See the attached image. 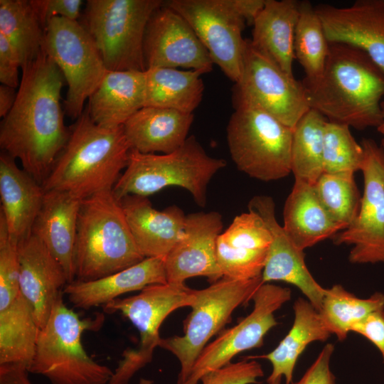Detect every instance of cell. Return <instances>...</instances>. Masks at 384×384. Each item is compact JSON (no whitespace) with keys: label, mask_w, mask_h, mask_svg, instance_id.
Masks as SVG:
<instances>
[{"label":"cell","mask_w":384,"mask_h":384,"mask_svg":"<svg viewBox=\"0 0 384 384\" xmlns=\"http://www.w3.org/2000/svg\"><path fill=\"white\" fill-rule=\"evenodd\" d=\"M21 70L15 102L1 122L0 146L43 185L70 137L60 104L65 79L43 49Z\"/></svg>","instance_id":"1"},{"label":"cell","mask_w":384,"mask_h":384,"mask_svg":"<svg viewBox=\"0 0 384 384\" xmlns=\"http://www.w3.org/2000/svg\"><path fill=\"white\" fill-rule=\"evenodd\" d=\"M303 84L311 109L328 121L358 130L378 127L382 122L384 73L359 49L329 44L321 75L314 82Z\"/></svg>","instance_id":"2"},{"label":"cell","mask_w":384,"mask_h":384,"mask_svg":"<svg viewBox=\"0 0 384 384\" xmlns=\"http://www.w3.org/2000/svg\"><path fill=\"white\" fill-rule=\"evenodd\" d=\"M70 130L43 189L68 192L80 200L112 190L128 164L131 150L123 126L101 127L85 108Z\"/></svg>","instance_id":"3"},{"label":"cell","mask_w":384,"mask_h":384,"mask_svg":"<svg viewBox=\"0 0 384 384\" xmlns=\"http://www.w3.org/2000/svg\"><path fill=\"white\" fill-rule=\"evenodd\" d=\"M144 258L112 190L81 200L74 252L75 280L98 279Z\"/></svg>","instance_id":"4"},{"label":"cell","mask_w":384,"mask_h":384,"mask_svg":"<svg viewBox=\"0 0 384 384\" xmlns=\"http://www.w3.org/2000/svg\"><path fill=\"white\" fill-rule=\"evenodd\" d=\"M104 321L102 314L81 319L60 294L39 330L28 373L44 376L51 384H108L114 371L95 361L82 343V334L99 330Z\"/></svg>","instance_id":"5"},{"label":"cell","mask_w":384,"mask_h":384,"mask_svg":"<svg viewBox=\"0 0 384 384\" xmlns=\"http://www.w3.org/2000/svg\"><path fill=\"white\" fill-rule=\"evenodd\" d=\"M226 161L208 155L193 137L169 154L130 150L128 164L112 188L119 201L130 195L148 197L169 186L188 191L196 203L206 204L208 186Z\"/></svg>","instance_id":"6"},{"label":"cell","mask_w":384,"mask_h":384,"mask_svg":"<svg viewBox=\"0 0 384 384\" xmlns=\"http://www.w3.org/2000/svg\"><path fill=\"white\" fill-rule=\"evenodd\" d=\"M234 107L226 136L237 169L262 181L279 180L291 174L293 129L259 108L245 105Z\"/></svg>","instance_id":"7"},{"label":"cell","mask_w":384,"mask_h":384,"mask_svg":"<svg viewBox=\"0 0 384 384\" xmlns=\"http://www.w3.org/2000/svg\"><path fill=\"white\" fill-rule=\"evenodd\" d=\"M161 0H88L82 25L108 71H145V29Z\"/></svg>","instance_id":"8"},{"label":"cell","mask_w":384,"mask_h":384,"mask_svg":"<svg viewBox=\"0 0 384 384\" xmlns=\"http://www.w3.org/2000/svg\"><path fill=\"white\" fill-rule=\"evenodd\" d=\"M263 284L262 276L251 279L223 277L205 289H195L192 310L183 322V334L161 338L159 347L180 363L177 384H183L202 350L229 323L239 306H245Z\"/></svg>","instance_id":"9"},{"label":"cell","mask_w":384,"mask_h":384,"mask_svg":"<svg viewBox=\"0 0 384 384\" xmlns=\"http://www.w3.org/2000/svg\"><path fill=\"white\" fill-rule=\"evenodd\" d=\"M195 289L185 284H156L146 287L134 296L117 298L103 306L107 314L120 313L139 333L138 347L127 348L108 384H128L133 375L152 361L159 346V328L177 309L194 303Z\"/></svg>","instance_id":"10"},{"label":"cell","mask_w":384,"mask_h":384,"mask_svg":"<svg viewBox=\"0 0 384 384\" xmlns=\"http://www.w3.org/2000/svg\"><path fill=\"white\" fill-rule=\"evenodd\" d=\"M43 49L67 82L64 112L77 119L84 111L85 101L108 71L101 55L82 23L63 17H55L48 23Z\"/></svg>","instance_id":"11"},{"label":"cell","mask_w":384,"mask_h":384,"mask_svg":"<svg viewBox=\"0 0 384 384\" xmlns=\"http://www.w3.org/2000/svg\"><path fill=\"white\" fill-rule=\"evenodd\" d=\"M234 106L259 108L294 129L310 109L306 88L245 40L241 77L233 88Z\"/></svg>","instance_id":"12"},{"label":"cell","mask_w":384,"mask_h":384,"mask_svg":"<svg viewBox=\"0 0 384 384\" xmlns=\"http://www.w3.org/2000/svg\"><path fill=\"white\" fill-rule=\"evenodd\" d=\"M165 4L188 23L213 63L237 83L243 67L246 22L232 0H171Z\"/></svg>","instance_id":"13"},{"label":"cell","mask_w":384,"mask_h":384,"mask_svg":"<svg viewBox=\"0 0 384 384\" xmlns=\"http://www.w3.org/2000/svg\"><path fill=\"white\" fill-rule=\"evenodd\" d=\"M291 290L263 283L254 294L252 311L233 327L222 330L197 358L183 384H198L206 373L231 363L238 353L263 345L265 336L277 326L274 312L290 300Z\"/></svg>","instance_id":"14"},{"label":"cell","mask_w":384,"mask_h":384,"mask_svg":"<svg viewBox=\"0 0 384 384\" xmlns=\"http://www.w3.org/2000/svg\"><path fill=\"white\" fill-rule=\"evenodd\" d=\"M363 195L355 221L333 237L336 245H352L348 256L354 264L384 263V149L371 139L361 143Z\"/></svg>","instance_id":"15"},{"label":"cell","mask_w":384,"mask_h":384,"mask_svg":"<svg viewBox=\"0 0 384 384\" xmlns=\"http://www.w3.org/2000/svg\"><path fill=\"white\" fill-rule=\"evenodd\" d=\"M143 51L146 70L183 68L205 74L214 64L188 23L165 1L149 19Z\"/></svg>","instance_id":"16"},{"label":"cell","mask_w":384,"mask_h":384,"mask_svg":"<svg viewBox=\"0 0 384 384\" xmlns=\"http://www.w3.org/2000/svg\"><path fill=\"white\" fill-rule=\"evenodd\" d=\"M223 225L216 211L186 215L183 233L164 259L167 283L184 284L189 278L203 276L212 284L223 278L216 257Z\"/></svg>","instance_id":"17"},{"label":"cell","mask_w":384,"mask_h":384,"mask_svg":"<svg viewBox=\"0 0 384 384\" xmlns=\"http://www.w3.org/2000/svg\"><path fill=\"white\" fill-rule=\"evenodd\" d=\"M248 210L256 212L262 218L272 235L262 274L263 283L281 281L297 287L319 311L326 289L310 273L304 261V251L294 244L277 222L273 198L255 196L248 203Z\"/></svg>","instance_id":"18"},{"label":"cell","mask_w":384,"mask_h":384,"mask_svg":"<svg viewBox=\"0 0 384 384\" xmlns=\"http://www.w3.org/2000/svg\"><path fill=\"white\" fill-rule=\"evenodd\" d=\"M329 44L366 53L384 73V0H357L351 6L315 7Z\"/></svg>","instance_id":"19"},{"label":"cell","mask_w":384,"mask_h":384,"mask_svg":"<svg viewBox=\"0 0 384 384\" xmlns=\"http://www.w3.org/2000/svg\"><path fill=\"white\" fill-rule=\"evenodd\" d=\"M271 242L270 231L256 212L248 210L236 215L216 242L217 262L223 277H261Z\"/></svg>","instance_id":"20"},{"label":"cell","mask_w":384,"mask_h":384,"mask_svg":"<svg viewBox=\"0 0 384 384\" xmlns=\"http://www.w3.org/2000/svg\"><path fill=\"white\" fill-rule=\"evenodd\" d=\"M20 293L30 304L42 328L62 289L68 284L62 265L32 233L18 245Z\"/></svg>","instance_id":"21"},{"label":"cell","mask_w":384,"mask_h":384,"mask_svg":"<svg viewBox=\"0 0 384 384\" xmlns=\"http://www.w3.org/2000/svg\"><path fill=\"white\" fill-rule=\"evenodd\" d=\"M134 240L145 258L166 257L181 238L186 215L176 206L162 210L147 197L130 195L119 200Z\"/></svg>","instance_id":"22"},{"label":"cell","mask_w":384,"mask_h":384,"mask_svg":"<svg viewBox=\"0 0 384 384\" xmlns=\"http://www.w3.org/2000/svg\"><path fill=\"white\" fill-rule=\"evenodd\" d=\"M81 200L61 191H45L31 233L63 267L68 284L75 280L74 252Z\"/></svg>","instance_id":"23"},{"label":"cell","mask_w":384,"mask_h":384,"mask_svg":"<svg viewBox=\"0 0 384 384\" xmlns=\"http://www.w3.org/2000/svg\"><path fill=\"white\" fill-rule=\"evenodd\" d=\"M165 257H147L139 263L107 277L87 282L74 280L63 289L75 306L89 309L105 305L124 294L141 291L147 286L166 284Z\"/></svg>","instance_id":"24"},{"label":"cell","mask_w":384,"mask_h":384,"mask_svg":"<svg viewBox=\"0 0 384 384\" xmlns=\"http://www.w3.org/2000/svg\"><path fill=\"white\" fill-rule=\"evenodd\" d=\"M45 190L6 152L0 154V214L9 234L18 242L31 234Z\"/></svg>","instance_id":"25"},{"label":"cell","mask_w":384,"mask_h":384,"mask_svg":"<svg viewBox=\"0 0 384 384\" xmlns=\"http://www.w3.org/2000/svg\"><path fill=\"white\" fill-rule=\"evenodd\" d=\"M193 121V114L144 107L123 124V129L131 150L169 154L185 143Z\"/></svg>","instance_id":"26"},{"label":"cell","mask_w":384,"mask_h":384,"mask_svg":"<svg viewBox=\"0 0 384 384\" xmlns=\"http://www.w3.org/2000/svg\"><path fill=\"white\" fill-rule=\"evenodd\" d=\"M145 105V71H107L86 107L92 120L108 128L123 124Z\"/></svg>","instance_id":"27"},{"label":"cell","mask_w":384,"mask_h":384,"mask_svg":"<svg viewBox=\"0 0 384 384\" xmlns=\"http://www.w3.org/2000/svg\"><path fill=\"white\" fill-rule=\"evenodd\" d=\"M283 219L285 232L302 251L346 229L324 208L314 185L298 180L285 201Z\"/></svg>","instance_id":"28"},{"label":"cell","mask_w":384,"mask_h":384,"mask_svg":"<svg viewBox=\"0 0 384 384\" xmlns=\"http://www.w3.org/2000/svg\"><path fill=\"white\" fill-rule=\"evenodd\" d=\"M300 1L265 0L252 23L251 43L289 75L292 72L294 36Z\"/></svg>","instance_id":"29"},{"label":"cell","mask_w":384,"mask_h":384,"mask_svg":"<svg viewBox=\"0 0 384 384\" xmlns=\"http://www.w3.org/2000/svg\"><path fill=\"white\" fill-rule=\"evenodd\" d=\"M293 308L294 322L287 334L273 351L255 356L265 358L272 365L267 383L284 377L285 384H292L297 360L306 346L314 341H325L331 335L319 312L307 299H297Z\"/></svg>","instance_id":"30"},{"label":"cell","mask_w":384,"mask_h":384,"mask_svg":"<svg viewBox=\"0 0 384 384\" xmlns=\"http://www.w3.org/2000/svg\"><path fill=\"white\" fill-rule=\"evenodd\" d=\"M196 70L151 68L145 70V105L193 114L202 100L204 90Z\"/></svg>","instance_id":"31"},{"label":"cell","mask_w":384,"mask_h":384,"mask_svg":"<svg viewBox=\"0 0 384 384\" xmlns=\"http://www.w3.org/2000/svg\"><path fill=\"white\" fill-rule=\"evenodd\" d=\"M39 330L30 304L19 292L0 310V366L21 365L28 369Z\"/></svg>","instance_id":"32"},{"label":"cell","mask_w":384,"mask_h":384,"mask_svg":"<svg viewBox=\"0 0 384 384\" xmlns=\"http://www.w3.org/2000/svg\"><path fill=\"white\" fill-rule=\"evenodd\" d=\"M0 34L16 52L21 68L43 50L45 30L30 0H0Z\"/></svg>","instance_id":"33"},{"label":"cell","mask_w":384,"mask_h":384,"mask_svg":"<svg viewBox=\"0 0 384 384\" xmlns=\"http://www.w3.org/2000/svg\"><path fill=\"white\" fill-rule=\"evenodd\" d=\"M327 119L310 109L293 129L291 169L294 180L315 185L324 173V136Z\"/></svg>","instance_id":"34"},{"label":"cell","mask_w":384,"mask_h":384,"mask_svg":"<svg viewBox=\"0 0 384 384\" xmlns=\"http://www.w3.org/2000/svg\"><path fill=\"white\" fill-rule=\"evenodd\" d=\"M383 308L384 294L380 292H375L366 299H361L341 284H334L326 289L319 312L330 333L343 341L354 325L370 313Z\"/></svg>","instance_id":"35"},{"label":"cell","mask_w":384,"mask_h":384,"mask_svg":"<svg viewBox=\"0 0 384 384\" xmlns=\"http://www.w3.org/2000/svg\"><path fill=\"white\" fill-rule=\"evenodd\" d=\"M329 50V43L315 7L308 1H300L294 36V53L304 70V83L313 82L320 77Z\"/></svg>","instance_id":"36"},{"label":"cell","mask_w":384,"mask_h":384,"mask_svg":"<svg viewBox=\"0 0 384 384\" xmlns=\"http://www.w3.org/2000/svg\"><path fill=\"white\" fill-rule=\"evenodd\" d=\"M314 188L321 204L334 220L346 228L355 221L361 196L353 173H323Z\"/></svg>","instance_id":"37"},{"label":"cell","mask_w":384,"mask_h":384,"mask_svg":"<svg viewBox=\"0 0 384 384\" xmlns=\"http://www.w3.org/2000/svg\"><path fill=\"white\" fill-rule=\"evenodd\" d=\"M348 125L327 121L324 136V173L361 171L364 151Z\"/></svg>","instance_id":"38"},{"label":"cell","mask_w":384,"mask_h":384,"mask_svg":"<svg viewBox=\"0 0 384 384\" xmlns=\"http://www.w3.org/2000/svg\"><path fill=\"white\" fill-rule=\"evenodd\" d=\"M18 240L12 237L0 214V310L19 294Z\"/></svg>","instance_id":"39"},{"label":"cell","mask_w":384,"mask_h":384,"mask_svg":"<svg viewBox=\"0 0 384 384\" xmlns=\"http://www.w3.org/2000/svg\"><path fill=\"white\" fill-rule=\"evenodd\" d=\"M264 375L262 367L255 360L230 363L222 368L206 373L202 384H253Z\"/></svg>","instance_id":"40"},{"label":"cell","mask_w":384,"mask_h":384,"mask_svg":"<svg viewBox=\"0 0 384 384\" xmlns=\"http://www.w3.org/2000/svg\"><path fill=\"white\" fill-rule=\"evenodd\" d=\"M31 4L43 26L46 30L50 19L63 17L78 21L82 0H30Z\"/></svg>","instance_id":"41"},{"label":"cell","mask_w":384,"mask_h":384,"mask_svg":"<svg viewBox=\"0 0 384 384\" xmlns=\"http://www.w3.org/2000/svg\"><path fill=\"white\" fill-rule=\"evenodd\" d=\"M334 351L333 344H326L301 379L292 384H336L335 375L330 368Z\"/></svg>","instance_id":"42"},{"label":"cell","mask_w":384,"mask_h":384,"mask_svg":"<svg viewBox=\"0 0 384 384\" xmlns=\"http://www.w3.org/2000/svg\"><path fill=\"white\" fill-rule=\"evenodd\" d=\"M21 63L16 52L7 39L0 34V82L14 88L19 87Z\"/></svg>","instance_id":"43"},{"label":"cell","mask_w":384,"mask_h":384,"mask_svg":"<svg viewBox=\"0 0 384 384\" xmlns=\"http://www.w3.org/2000/svg\"><path fill=\"white\" fill-rule=\"evenodd\" d=\"M351 331L361 334L379 350L384 362V308L370 313L354 325Z\"/></svg>","instance_id":"44"},{"label":"cell","mask_w":384,"mask_h":384,"mask_svg":"<svg viewBox=\"0 0 384 384\" xmlns=\"http://www.w3.org/2000/svg\"><path fill=\"white\" fill-rule=\"evenodd\" d=\"M28 371L21 365H1L0 384H33L28 378Z\"/></svg>","instance_id":"45"},{"label":"cell","mask_w":384,"mask_h":384,"mask_svg":"<svg viewBox=\"0 0 384 384\" xmlns=\"http://www.w3.org/2000/svg\"><path fill=\"white\" fill-rule=\"evenodd\" d=\"M233 5L238 14L249 24L262 9L265 0H232Z\"/></svg>","instance_id":"46"},{"label":"cell","mask_w":384,"mask_h":384,"mask_svg":"<svg viewBox=\"0 0 384 384\" xmlns=\"http://www.w3.org/2000/svg\"><path fill=\"white\" fill-rule=\"evenodd\" d=\"M17 95L16 88L0 85V117H4L12 108Z\"/></svg>","instance_id":"47"},{"label":"cell","mask_w":384,"mask_h":384,"mask_svg":"<svg viewBox=\"0 0 384 384\" xmlns=\"http://www.w3.org/2000/svg\"><path fill=\"white\" fill-rule=\"evenodd\" d=\"M380 107L383 120L381 124L377 127V129L379 133L382 135V147L384 149V99L381 102Z\"/></svg>","instance_id":"48"},{"label":"cell","mask_w":384,"mask_h":384,"mask_svg":"<svg viewBox=\"0 0 384 384\" xmlns=\"http://www.w3.org/2000/svg\"><path fill=\"white\" fill-rule=\"evenodd\" d=\"M139 384H154V381L149 379L140 378Z\"/></svg>","instance_id":"49"},{"label":"cell","mask_w":384,"mask_h":384,"mask_svg":"<svg viewBox=\"0 0 384 384\" xmlns=\"http://www.w3.org/2000/svg\"><path fill=\"white\" fill-rule=\"evenodd\" d=\"M282 378H279L277 380H275L274 381H272V382H270V383H267V384H281Z\"/></svg>","instance_id":"50"}]
</instances>
